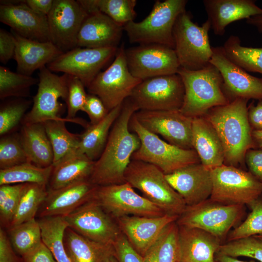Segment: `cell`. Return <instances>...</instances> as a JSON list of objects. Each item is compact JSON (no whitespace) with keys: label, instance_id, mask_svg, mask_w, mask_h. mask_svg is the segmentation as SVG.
<instances>
[{"label":"cell","instance_id":"1","mask_svg":"<svg viewBox=\"0 0 262 262\" xmlns=\"http://www.w3.org/2000/svg\"><path fill=\"white\" fill-rule=\"evenodd\" d=\"M137 111L138 108L129 98L123 102L104 150L95 161L89 180L93 184L100 186L126 182V170L131 161L132 154L141 144L137 135L131 131L129 128L131 118Z\"/></svg>","mask_w":262,"mask_h":262},{"label":"cell","instance_id":"2","mask_svg":"<svg viewBox=\"0 0 262 262\" xmlns=\"http://www.w3.org/2000/svg\"><path fill=\"white\" fill-rule=\"evenodd\" d=\"M247 99L238 98L214 107L204 116L215 130L224 152V164L236 167L243 164L246 152L253 148L248 118Z\"/></svg>","mask_w":262,"mask_h":262},{"label":"cell","instance_id":"3","mask_svg":"<svg viewBox=\"0 0 262 262\" xmlns=\"http://www.w3.org/2000/svg\"><path fill=\"white\" fill-rule=\"evenodd\" d=\"M177 73L184 87L183 102L180 109L183 115L193 118L202 116L212 108L229 102L223 91L221 73L212 64L197 70L180 67Z\"/></svg>","mask_w":262,"mask_h":262},{"label":"cell","instance_id":"4","mask_svg":"<svg viewBox=\"0 0 262 262\" xmlns=\"http://www.w3.org/2000/svg\"><path fill=\"white\" fill-rule=\"evenodd\" d=\"M125 180L165 214L179 216L186 207L185 201L167 181L165 174L152 164L131 160L126 170Z\"/></svg>","mask_w":262,"mask_h":262},{"label":"cell","instance_id":"5","mask_svg":"<svg viewBox=\"0 0 262 262\" xmlns=\"http://www.w3.org/2000/svg\"><path fill=\"white\" fill-rule=\"evenodd\" d=\"M186 0H157L149 14L143 20L125 24L131 43L160 44L174 49L173 28L178 16L185 11Z\"/></svg>","mask_w":262,"mask_h":262},{"label":"cell","instance_id":"6","mask_svg":"<svg viewBox=\"0 0 262 262\" xmlns=\"http://www.w3.org/2000/svg\"><path fill=\"white\" fill-rule=\"evenodd\" d=\"M129 128L137 135L141 143L139 148L132 154L131 160L152 164L165 175L188 165L200 163L194 149H183L166 142L145 129L134 114L131 118Z\"/></svg>","mask_w":262,"mask_h":262},{"label":"cell","instance_id":"7","mask_svg":"<svg viewBox=\"0 0 262 262\" xmlns=\"http://www.w3.org/2000/svg\"><path fill=\"white\" fill-rule=\"evenodd\" d=\"M211 28L208 19L199 26L186 10L178 16L173 33L174 50L180 67L197 70L210 63L213 54L209 36Z\"/></svg>","mask_w":262,"mask_h":262},{"label":"cell","instance_id":"8","mask_svg":"<svg viewBox=\"0 0 262 262\" xmlns=\"http://www.w3.org/2000/svg\"><path fill=\"white\" fill-rule=\"evenodd\" d=\"M244 213V205L223 204L209 198L197 204L186 206L176 222L179 226L198 228L221 240Z\"/></svg>","mask_w":262,"mask_h":262},{"label":"cell","instance_id":"9","mask_svg":"<svg viewBox=\"0 0 262 262\" xmlns=\"http://www.w3.org/2000/svg\"><path fill=\"white\" fill-rule=\"evenodd\" d=\"M213 190L210 198L226 205H249L262 193V181L250 172L223 164L211 169Z\"/></svg>","mask_w":262,"mask_h":262},{"label":"cell","instance_id":"10","mask_svg":"<svg viewBox=\"0 0 262 262\" xmlns=\"http://www.w3.org/2000/svg\"><path fill=\"white\" fill-rule=\"evenodd\" d=\"M142 81L130 72L122 46L112 64L100 72L87 87L89 94L98 96L110 111L123 103Z\"/></svg>","mask_w":262,"mask_h":262},{"label":"cell","instance_id":"11","mask_svg":"<svg viewBox=\"0 0 262 262\" xmlns=\"http://www.w3.org/2000/svg\"><path fill=\"white\" fill-rule=\"evenodd\" d=\"M184 96V85L177 73L142 81L129 98L138 110H180Z\"/></svg>","mask_w":262,"mask_h":262},{"label":"cell","instance_id":"12","mask_svg":"<svg viewBox=\"0 0 262 262\" xmlns=\"http://www.w3.org/2000/svg\"><path fill=\"white\" fill-rule=\"evenodd\" d=\"M68 75L53 73L47 66L39 69L38 89L33 98L31 110L25 115L22 124L43 123L49 120H62L73 122L62 117L60 113L61 98L66 101L68 93Z\"/></svg>","mask_w":262,"mask_h":262},{"label":"cell","instance_id":"13","mask_svg":"<svg viewBox=\"0 0 262 262\" xmlns=\"http://www.w3.org/2000/svg\"><path fill=\"white\" fill-rule=\"evenodd\" d=\"M94 199L115 220L125 216L159 217L160 208L136 193L128 182L98 187Z\"/></svg>","mask_w":262,"mask_h":262},{"label":"cell","instance_id":"14","mask_svg":"<svg viewBox=\"0 0 262 262\" xmlns=\"http://www.w3.org/2000/svg\"><path fill=\"white\" fill-rule=\"evenodd\" d=\"M116 47L99 48L77 47L56 58L47 65L52 72H61L78 78L88 87L100 70L115 56Z\"/></svg>","mask_w":262,"mask_h":262},{"label":"cell","instance_id":"15","mask_svg":"<svg viewBox=\"0 0 262 262\" xmlns=\"http://www.w3.org/2000/svg\"><path fill=\"white\" fill-rule=\"evenodd\" d=\"M68 227L94 242L113 246L122 233L115 221L95 199L64 217Z\"/></svg>","mask_w":262,"mask_h":262},{"label":"cell","instance_id":"16","mask_svg":"<svg viewBox=\"0 0 262 262\" xmlns=\"http://www.w3.org/2000/svg\"><path fill=\"white\" fill-rule=\"evenodd\" d=\"M128 68L142 81L177 74L180 67L174 49L160 44L140 45L125 49Z\"/></svg>","mask_w":262,"mask_h":262},{"label":"cell","instance_id":"17","mask_svg":"<svg viewBox=\"0 0 262 262\" xmlns=\"http://www.w3.org/2000/svg\"><path fill=\"white\" fill-rule=\"evenodd\" d=\"M88 15L78 0H54L47 16L50 41L63 52L77 48L78 33Z\"/></svg>","mask_w":262,"mask_h":262},{"label":"cell","instance_id":"18","mask_svg":"<svg viewBox=\"0 0 262 262\" xmlns=\"http://www.w3.org/2000/svg\"><path fill=\"white\" fill-rule=\"evenodd\" d=\"M134 115L145 129L162 136L168 143L183 149H193V118L180 110H138Z\"/></svg>","mask_w":262,"mask_h":262},{"label":"cell","instance_id":"19","mask_svg":"<svg viewBox=\"0 0 262 262\" xmlns=\"http://www.w3.org/2000/svg\"><path fill=\"white\" fill-rule=\"evenodd\" d=\"M210 63L219 71L223 79V91L230 102L238 98L262 100V78L252 76L231 62L222 47H212Z\"/></svg>","mask_w":262,"mask_h":262},{"label":"cell","instance_id":"20","mask_svg":"<svg viewBox=\"0 0 262 262\" xmlns=\"http://www.w3.org/2000/svg\"><path fill=\"white\" fill-rule=\"evenodd\" d=\"M0 21L18 35L39 42L50 41L47 16L32 10L24 2H1Z\"/></svg>","mask_w":262,"mask_h":262},{"label":"cell","instance_id":"21","mask_svg":"<svg viewBox=\"0 0 262 262\" xmlns=\"http://www.w3.org/2000/svg\"><path fill=\"white\" fill-rule=\"evenodd\" d=\"M165 176L187 206L197 204L210 197L213 190L211 169L201 163L188 165Z\"/></svg>","mask_w":262,"mask_h":262},{"label":"cell","instance_id":"22","mask_svg":"<svg viewBox=\"0 0 262 262\" xmlns=\"http://www.w3.org/2000/svg\"><path fill=\"white\" fill-rule=\"evenodd\" d=\"M178 217L167 214L159 217L125 216L115 221L130 244L143 257L164 229Z\"/></svg>","mask_w":262,"mask_h":262},{"label":"cell","instance_id":"23","mask_svg":"<svg viewBox=\"0 0 262 262\" xmlns=\"http://www.w3.org/2000/svg\"><path fill=\"white\" fill-rule=\"evenodd\" d=\"M98 187L87 180L58 189H48L46 199L38 211L40 217L68 215L94 199Z\"/></svg>","mask_w":262,"mask_h":262},{"label":"cell","instance_id":"24","mask_svg":"<svg viewBox=\"0 0 262 262\" xmlns=\"http://www.w3.org/2000/svg\"><path fill=\"white\" fill-rule=\"evenodd\" d=\"M123 27L101 12L89 13L78 33L77 47H117Z\"/></svg>","mask_w":262,"mask_h":262},{"label":"cell","instance_id":"25","mask_svg":"<svg viewBox=\"0 0 262 262\" xmlns=\"http://www.w3.org/2000/svg\"><path fill=\"white\" fill-rule=\"evenodd\" d=\"M203 3L215 34L222 36L231 23L262 15L253 0H204Z\"/></svg>","mask_w":262,"mask_h":262},{"label":"cell","instance_id":"26","mask_svg":"<svg viewBox=\"0 0 262 262\" xmlns=\"http://www.w3.org/2000/svg\"><path fill=\"white\" fill-rule=\"evenodd\" d=\"M221 242L200 229L179 226V262H217Z\"/></svg>","mask_w":262,"mask_h":262},{"label":"cell","instance_id":"27","mask_svg":"<svg viewBox=\"0 0 262 262\" xmlns=\"http://www.w3.org/2000/svg\"><path fill=\"white\" fill-rule=\"evenodd\" d=\"M16 40L14 59L17 72L31 76L37 69L45 66L63 53L51 41L39 42L24 38L13 30Z\"/></svg>","mask_w":262,"mask_h":262},{"label":"cell","instance_id":"28","mask_svg":"<svg viewBox=\"0 0 262 262\" xmlns=\"http://www.w3.org/2000/svg\"><path fill=\"white\" fill-rule=\"evenodd\" d=\"M192 145L205 166L212 169L224 164V152L220 139L204 116L193 118Z\"/></svg>","mask_w":262,"mask_h":262},{"label":"cell","instance_id":"29","mask_svg":"<svg viewBox=\"0 0 262 262\" xmlns=\"http://www.w3.org/2000/svg\"><path fill=\"white\" fill-rule=\"evenodd\" d=\"M95 161L76 151L53 165L48 189L55 190L80 181L89 180Z\"/></svg>","mask_w":262,"mask_h":262},{"label":"cell","instance_id":"30","mask_svg":"<svg viewBox=\"0 0 262 262\" xmlns=\"http://www.w3.org/2000/svg\"><path fill=\"white\" fill-rule=\"evenodd\" d=\"M19 136L29 162L41 167L53 165V149L43 123L23 124Z\"/></svg>","mask_w":262,"mask_h":262},{"label":"cell","instance_id":"31","mask_svg":"<svg viewBox=\"0 0 262 262\" xmlns=\"http://www.w3.org/2000/svg\"><path fill=\"white\" fill-rule=\"evenodd\" d=\"M122 104L110 111L99 122L90 124L85 128V131L80 134L76 152L85 155L94 161L99 158L105 147L112 127L120 114Z\"/></svg>","mask_w":262,"mask_h":262},{"label":"cell","instance_id":"32","mask_svg":"<svg viewBox=\"0 0 262 262\" xmlns=\"http://www.w3.org/2000/svg\"><path fill=\"white\" fill-rule=\"evenodd\" d=\"M64 242L71 262H104L114 252L113 246L92 241L69 227L65 231Z\"/></svg>","mask_w":262,"mask_h":262},{"label":"cell","instance_id":"33","mask_svg":"<svg viewBox=\"0 0 262 262\" xmlns=\"http://www.w3.org/2000/svg\"><path fill=\"white\" fill-rule=\"evenodd\" d=\"M144 262H179V226L168 224L143 256Z\"/></svg>","mask_w":262,"mask_h":262},{"label":"cell","instance_id":"34","mask_svg":"<svg viewBox=\"0 0 262 262\" xmlns=\"http://www.w3.org/2000/svg\"><path fill=\"white\" fill-rule=\"evenodd\" d=\"M42 241L52 252L57 262H71L65 248L64 235L68 225L63 216H48L38 220Z\"/></svg>","mask_w":262,"mask_h":262},{"label":"cell","instance_id":"35","mask_svg":"<svg viewBox=\"0 0 262 262\" xmlns=\"http://www.w3.org/2000/svg\"><path fill=\"white\" fill-rule=\"evenodd\" d=\"M88 14L100 12L124 26L133 21L136 13L135 0H78Z\"/></svg>","mask_w":262,"mask_h":262},{"label":"cell","instance_id":"36","mask_svg":"<svg viewBox=\"0 0 262 262\" xmlns=\"http://www.w3.org/2000/svg\"><path fill=\"white\" fill-rule=\"evenodd\" d=\"M226 56L246 71L262 74V48L243 46L238 36H230L222 47Z\"/></svg>","mask_w":262,"mask_h":262},{"label":"cell","instance_id":"37","mask_svg":"<svg viewBox=\"0 0 262 262\" xmlns=\"http://www.w3.org/2000/svg\"><path fill=\"white\" fill-rule=\"evenodd\" d=\"M65 121L49 120L43 123L50 142L54 155L53 164L75 151L80 142V134L69 132Z\"/></svg>","mask_w":262,"mask_h":262},{"label":"cell","instance_id":"38","mask_svg":"<svg viewBox=\"0 0 262 262\" xmlns=\"http://www.w3.org/2000/svg\"><path fill=\"white\" fill-rule=\"evenodd\" d=\"M53 165L47 167L27 162L0 170V185L22 183H37L48 185Z\"/></svg>","mask_w":262,"mask_h":262},{"label":"cell","instance_id":"39","mask_svg":"<svg viewBox=\"0 0 262 262\" xmlns=\"http://www.w3.org/2000/svg\"><path fill=\"white\" fill-rule=\"evenodd\" d=\"M47 185L24 183L17 208L10 226L34 218L48 195Z\"/></svg>","mask_w":262,"mask_h":262},{"label":"cell","instance_id":"40","mask_svg":"<svg viewBox=\"0 0 262 262\" xmlns=\"http://www.w3.org/2000/svg\"><path fill=\"white\" fill-rule=\"evenodd\" d=\"M8 235L15 251L21 257L42 242L40 226L35 218L9 227Z\"/></svg>","mask_w":262,"mask_h":262},{"label":"cell","instance_id":"41","mask_svg":"<svg viewBox=\"0 0 262 262\" xmlns=\"http://www.w3.org/2000/svg\"><path fill=\"white\" fill-rule=\"evenodd\" d=\"M39 79L14 72L0 66V98L9 97L25 98L30 96V88L38 83Z\"/></svg>","mask_w":262,"mask_h":262},{"label":"cell","instance_id":"42","mask_svg":"<svg viewBox=\"0 0 262 262\" xmlns=\"http://www.w3.org/2000/svg\"><path fill=\"white\" fill-rule=\"evenodd\" d=\"M68 75V93L65 101L67 105L66 118L86 128L90 123L82 118L75 117L78 111H82L86 102L87 94L85 86L78 78Z\"/></svg>","mask_w":262,"mask_h":262},{"label":"cell","instance_id":"43","mask_svg":"<svg viewBox=\"0 0 262 262\" xmlns=\"http://www.w3.org/2000/svg\"><path fill=\"white\" fill-rule=\"evenodd\" d=\"M29 162L19 134H7L0 140V168L4 169Z\"/></svg>","mask_w":262,"mask_h":262},{"label":"cell","instance_id":"44","mask_svg":"<svg viewBox=\"0 0 262 262\" xmlns=\"http://www.w3.org/2000/svg\"><path fill=\"white\" fill-rule=\"evenodd\" d=\"M31 101L20 98L5 102L0 105V135L9 134L22 122Z\"/></svg>","mask_w":262,"mask_h":262},{"label":"cell","instance_id":"45","mask_svg":"<svg viewBox=\"0 0 262 262\" xmlns=\"http://www.w3.org/2000/svg\"><path fill=\"white\" fill-rule=\"evenodd\" d=\"M217 253L232 257L244 256L262 262V240L248 237L222 244Z\"/></svg>","mask_w":262,"mask_h":262},{"label":"cell","instance_id":"46","mask_svg":"<svg viewBox=\"0 0 262 262\" xmlns=\"http://www.w3.org/2000/svg\"><path fill=\"white\" fill-rule=\"evenodd\" d=\"M251 211L246 220L228 234V242L262 235V200L257 199L249 205Z\"/></svg>","mask_w":262,"mask_h":262},{"label":"cell","instance_id":"47","mask_svg":"<svg viewBox=\"0 0 262 262\" xmlns=\"http://www.w3.org/2000/svg\"><path fill=\"white\" fill-rule=\"evenodd\" d=\"M24 183L0 185L1 224L10 227L16 213Z\"/></svg>","mask_w":262,"mask_h":262},{"label":"cell","instance_id":"48","mask_svg":"<svg viewBox=\"0 0 262 262\" xmlns=\"http://www.w3.org/2000/svg\"><path fill=\"white\" fill-rule=\"evenodd\" d=\"M113 246L118 262H144L143 257L135 250L122 233Z\"/></svg>","mask_w":262,"mask_h":262},{"label":"cell","instance_id":"49","mask_svg":"<svg viewBox=\"0 0 262 262\" xmlns=\"http://www.w3.org/2000/svg\"><path fill=\"white\" fill-rule=\"evenodd\" d=\"M82 111L88 115L90 124L99 122L109 112L102 100L98 96L91 94H87Z\"/></svg>","mask_w":262,"mask_h":262},{"label":"cell","instance_id":"50","mask_svg":"<svg viewBox=\"0 0 262 262\" xmlns=\"http://www.w3.org/2000/svg\"><path fill=\"white\" fill-rule=\"evenodd\" d=\"M16 48V40L12 33L0 29V61L5 64L11 59H14Z\"/></svg>","mask_w":262,"mask_h":262},{"label":"cell","instance_id":"51","mask_svg":"<svg viewBox=\"0 0 262 262\" xmlns=\"http://www.w3.org/2000/svg\"><path fill=\"white\" fill-rule=\"evenodd\" d=\"M21 259L22 262H57L50 249L43 241Z\"/></svg>","mask_w":262,"mask_h":262},{"label":"cell","instance_id":"52","mask_svg":"<svg viewBox=\"0 0 262 262\" xmlns=\"http://www.w3.org/2000/svg\"><path fill=\"white\" fill-rule=\"evenodd\" d=\"M245 162L249 172L262 181V149H249L246 154Z\"/></svg>","mask_w":262,"mask_h":262},{"label":"cell","instance_id":"53","mask_svg":"<svg viewBox=\"0 0 262 262\" xmlns=\"http://www.w3.org/2000/svg\"><path fill=\"white\" fill-rule=\"evenodd\" d=\"M11 243L8 235L0 229V262H22L18 257Z\"/></svg>","mask_w":262,"mask_h":262},{"label":"cell","instance_id":"54","mask_svg":"<svg viewBox=\"0 0 262 262\" xmlns=\"http://www.w3.org/2000/svg\"><path fill=\"white\" fill-rule=\"evenodd\" d=\"M248 118L252 131L262 130V100L256 105L253 103L249 105Z\"/></svg>","mask_w":262,"mask_h":262},{"label":"cell","instance_id":"55","mask_svg":"<svg viewBox=\"0 0 262 262\" xmlns=\"http://www.w3.org/2000/svg\"><path fill=\"white\" fill-rule=\"evenodd\" d=\"M54 0H26L24 2L35 13L47 16L50 12Z\"/></svg>","mask_w":262,"mask_h":262},{"label":"cell","instance_id":"56","mask_svg":"<svg viewBox=\"0 0 262 262\" xmlns=\"http://www.w3.org/2000/svg\"><path fill=\"white\" fill-rule=\"evenodd\" d=\"M246 22L255 27L259 33H262V15L250 17L246 19Z\"/></svg>","mask_w":262,"mask_h":262},{"label":"cell","instance_id":"57","mask_svg":"<svg viewBox=\"0 0 262 262\" xmlns=\"http://www.w3.org/2000/svg\"><path fill=\"white\" fill-rule=\"evenodd\" d=\"M251 136L253 148L262 149V130L252 131Z\"/></svg>","mask_w":262,"mask_h":262},{"label":"cell","instance_id":"58","mask_svg":"<svg viewBox=\"0 0 262 262\" xmlns=\"http://www.w3.org/2000/svg\"><path fill=\"white\" fill-rule=\"evenodd\" d=\"M215 260L217 262H255L252 261L250 262L242 261L234 257L218 253H216L215 254Z\"/></svg>","mask_w":262,"mask_h":262},{"label":"cell","instance_id":"59","mask_svg":"<svg viewBox=\"0 0 262 262\" xmlns=\"http://www.w3.org/2000/svg\"><path fill=\"white\" fill-rule=\"evenodd\" d=\"M104 262H118L115 255V252L108 255Z\"/></svg>","mask_w":262,"mask_h":262},{"label":"cell","instance_id":"60","mask_svg":"<svg viewBox=\"0 0 262 262\" xmlns=\"http://www.w3.org/2000/svg\"><path fill=\"white\" fill-rule=\"evenodd\" d=\"M254 237H255L256 238H257L258 239H259L262 240V235H256V236H254Z\"/></svg>","mask_w":262,"mask_h":262}]
</instances>
